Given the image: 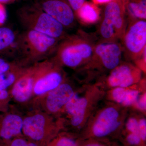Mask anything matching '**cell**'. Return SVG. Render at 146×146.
<instances>
[{"mask_svg":"<svg viewBox=\"0 0 146 146\" xmlns=\"http://www.w3.org/2000/svg\"><path fill=\"white\" fill-rule=\"evenodd\" d=\"M126 14L123 0H111L107 3L98 29L99 41H120L127 26Z\"/></svg>","mask_w":146,"mask_h":146,"instance_id":"52a82bcc","label":"cell"},{"mask_svg":"<svg viewBox=\"0 0 146 146\" xmlns=\"http://www.w3.org/2000/svg\"><path fill=\"white\" fill-rule=\"evenodd\" d=\"M18 18L25 30L41 33L60 41L67 35L65 28L39 6L21 8L18 11Z\"/></svg>","mask_w":146,"mask_h":146,"instance_id":"8992f818","label":"cell"},{"mask_svg":"<svg viewBox=\"0 0 146 146\" xmlns=\"http://www.w3.org/2000/svg\"><path fill=\"white\" fill-rule=\"evenodd\" d=\"M59 66L52 59L51 61L44 62L38 68V78L34 81L35 94L42 95L52 91L64 82V74Z\"/></svg>","mask_w":146,"mask_h":146,"instance_id":"30bf717a","label":"cell"},{"mask_svg":"<svg viewBox=\"0 0 146 146\" xmlns=\"http://www.w3.org/2000/svg\"><path fill=\"white\" fill-rule=\"evenodd\" d=\"M32 73H27L18 79L13 86L12 94L14 98L20 102L27 100L31 95L35 79Z\"/></svg>","mask_w":146,"mask_h":146,"instance_id":"2e32d148","label":"cell"},{"mask_svg":"<svg viewBox=\"0 0 146 146\" xmlns=\"http://www.w3.org/2000/svg\"><path fill=\"white\" fill-rule=\"evenodd\" d=\"M120 41L126 59L134 63L146 51V20L127 21L125 31Z\"/></svg>","mask_w":146,"mask_h":146,"instance_id":"ba28073f","label":"cell"},{"mask_svg":"<svg viewBox=\"0 0 146 146\" xmlns=\"http://www.w3.org/2000/svg\"><path fill=\"white\" fill-rule=\"evenodd\" d=\"M67 1L71 8L76 13L85 2V0H67Z\"/></svg>","mask_w":146,"mask_h":146,"instance_id":"cb8c5ba5","label":"cell"},{"mask_svg":"<svg viewBox=\"0 0 146 146\" xmlns=\"http://www.w3.org/2000/svg\"><path fill=\"white\" fill-rule=\"evenodd\" d=\"M0 146H8L7 143L0 138Z\"/></svg>","mask_w":146,"mask_h":146,"instance_id":"f546056e","label":"cell"},{"mask_svg":"<svg viewBox=\"0 0 146 146\" xmlns=\"http://www.w3.org/2000/svg\"><path fill=\"white\" fill-rule=\"evenodd\" d=\"M143 72L131 62H121L116 68L96 82L105 90L130 87L143 79Z\"/></svg>","mask_w":146,"mask_h":146,"instance_id":"9c48e42d","label":"cell"},{"mask_svg":"<svg viewBox=\"0 0 146 146\" xmlns=\"http://www.w3.org/2000/svg\"><path fill=\"white\" fill-rule=\"evenodd\" d=\"M23 120L20 116L8 115L0 118V138L7 143L18 137L23 127Z\"/></svg>","mask_w":146,"mask_h":146,"instance_id":"9a60e30c","label":"cell"},{"mask_svg":"<svg viewBox=\"0 0 146 146\" xmlns=\"http://www.w3.org/2000/svg\"><path fill=\"white\" fill-rule=\"evenodd\" d=\"M123 54L119 42L99 41L90 60L79 70L91 77L97 74L105 75L122 62Z\"/></svg>","mask_w":146,"mask_h":146,"instance_id":"5b68a950","label":"cell"},{"mask_svg":"<svg viewBox=\"0 0 146 146\" xmlns=\"http://www.w3.org/2000/svg\"><path fill=\"white\" fill-rule=\"evenodd\" d=\"M60 40L41 33L25 30L17 36L15 55L26 62H33L54 54Z\"/></svg>","mask_w":146,"mask_h":146,"instance_id":"277c9868","label":"cell"},{"mask_svg":"<svg viewBox=\"0 0 146 146\" xmlns=\"http://www.w3.org/2000/svg\"><path fill=\"white\" fill-rule=\"evenodd\" d=\"M39 6L65 29L75 24L74 11L65 0H39Z\"/></svg>","mask_w":146,"mask_h":146,"instance_id":"4fadbf2b","label":"cell"},{"mask_svg":"<svg viewBox=\"0 0 146 146\" xmlns=\"http://www.w3.org/2000/svg\"><path fill=\"white\" fill-rule=\"evenodd\" d=\"M7 18V13L5 7L0 3V26L5 23Z\"/></svg>","mask_w":146,"mask_h":146,"instance_id":"484cf974","label":"cell"},{"mask_svg":"<svg viewBox=\"0 0 146 146\" xmlns=\"http://www.w3.org/2000/svg\"><path fill=\"white\" fill-rule=\"evenodd\" d=\"M76 13L80 22L85 25L96 23L100 18L99 9L93 3L85 2Z\"/></svg>","mask_w":146,"mask_h":146,"instance_id":"ac0fdd59","label":"cell"},{"mask_svg":"<svg viewBox=\"0 0 146 146\" xmlns=\"http://www.w3.org/2000/svg\"><path fill=\"white\" fill-rule=\"evenodd\" d=\"M16 79V73L12 71V68L8 72L0 75V90H5L14 83Z\"/></svg>","mask_w":146,"mask_h":146,"instance_id":"7402d4cb","label":"cell"},{"mask_svg":"<svg viewBox=\"0 0 146 146\" xmlns=\"http://www.w3.org/2000/svg\"><path fill=\"white\" fill-rule=\"evenodd\" d=\"M96 42L94 35L82 31L67 35L59 42L53 60L59 65L80 69L90 60Z\"/></svg>","mask_w":146,"mask_h":146,"instance_id":"3957f363","label":"cell"},{"mask_svg":"<svg viewBox=\"0 0 146 146\" xmlns=\"http://www.w3.org/2000/svg\"><path fill=\"white\" fill-rule=\"evenodd\" d=\"M102 103L80 133L82 140L98 139L116 141L122 129L129 109L108 101L102 104Z\"/></svg>","mask_w":146,"mask_h":146,"instance_id":"6da1fadb","label":"cell"},{"mask_svg":"<svg viewBox=\"0 0 146 146\" xmlns=\"http://www.w3.org/2000/svg\"><path fill=\"white\" fill-rule=\"evenodd\" d=\"M12 68V66L4 59L0 58V75L6 72Z\"/></svg>","mask_w":146,"mask_h":146,"instance_id":"d4e9b609","label":"cell"},{"mask_svg":"<svg viewBox=\"0 0 146 146\" xmlns=\"http://www.w3.org/2000/svg\"><path fill=\"white\" fill-rule=\"evenodd\" d=\"M125 5L127 21L146 20V0H127Z\"/></svg>","mask_w":146,"mask_h":146,"instance_id":"d6986e66","label":"cell"},{"mask_svg":"<svg viewBox=\"0 0 146 146\" xmlns=\"http://www.w3.org/2000/svg\"><path fill=\"white\" fill-rule=\"evenodd\" d=\"M82 141L80 133H59L46 146H80Z\"/></svg>","mask_w":146,"mask_h":146,"instance_id":"ffe728a7","label":"cell"},{"mask_svg":"<svg viewBox=\"0 0 146 146\" xmlns=\"http://www.w3.org/2000/svg\"><path fill=\"white\" fill-rule=\"evenodd\" d=\"M8 146H40L35 142L30 141L27 138L16 137L7 143Z\"/></svg>","mask_w":146,"mask_h":146,"instance_id":"603a6c76","label":"cell"},{"mask_svg":"<svg viewBox=\"0 0 146 146\" xmlns=\"http://www.w3.org/2000/svg\"><path fill=\"white\" fill-rule=\"evenodd\" d=\"M123 1H124L125 3H125H126L127 1V0H123Z\"/></svg>","mask_w":146,"mask_h":146,"instance_id":"4dcf8cb0","label":"cell"},{"mask_svg":"<svg viewBox=\"0 0 146 146\" xmlns=\"http://www.w3.org/2000/svg\"><path fill=\"white\" fill-rule=\"evenodd\" d=\"M17 36L14 31L8 27L0 28V54L15 55Z\"/></svg>","mask_w":146,"mask_h":146,"instance_id":"e0dca14e","label":"cell"},{"mask_svg":"<svg viewBox=\"0 0 146 146\" xmlns=\"http://www.w3.org/2000/svg\"><path fill=\"white\" fill-rule=\"evenodd\" d=\"M23 130L27 138L40 146H46L58 134L46 129L45 118L41 115L26 118L23 123Z\"/></svg>","mask_w":146,"mask_h":146,"instance_id":"8fae6325","label":"cell"},{"mask_svg":"<svg viewBox=\"0 0 146 146\" xmlns=\"http://www.w3.org/2000/svg\"><path fill=\"white\" fill-rule=\"evenodd\" d=\"M8 97V92L5 90H0V110L3 109V107L5 100Z\"/></svg>","mask_w":146,"mask_h":146,"instance_id":"4316f807","label":"cell"},{"mask_svg":"<svg viewBox=\"0 0 146 146\" xmlns=\"http://www.w3.org/2000/svg\"><path fill=\"white\" fill-rule=\"evenodd\" d=\"M76 91L70 84L63 82L50 91L46 101L48 110L52 112H58L65 107Z\"/></svg>","mask_w":146,"mask_h":146,"instance_id":"5bb4252c","label":"cell"},{"mask_svg":"<svg viewBox=\"0 0 146 146\" xmlns=\"http://www.w3.org/2000/svg\"><path fill=\"white\" fill-rule=\"evenodd\" d=\"M145 82L144 78L139 83L130 87L107 90L104 100L131 109L142 93L146 91Z\"/></svg>","mask_w":146,"mask_h":146,"instance_id":"7c38bea8","label":"cell"},{"mask_svg":"<svg viewBox=\"0 0 146 146\" xmlns=\"http://www.w3.org/2000/svg\"><path fill=\"white\" fill-rule=\"evenodd\" d=\"M80 146H121L117 141L109 139H88L83 140Z\"/></svg>","mask_w":146,"mask_h":146,"instance_id":"44dd1931","label":"cell"},{"mask_svg":"<svg viewBox=\"0 0 146 146\" xmlns=\"http://www.w3.org/2000/svg\"><path fill=\"white\" fill-rule=\"evenodd\" d=\"M18 0H0V3L2 4L9 3L16 1Z\"/></svg>","mask_w":146,"mask_h":146,"instance_id":"f1b7e54d","label":"cell"},{"mask_svg":"<svg viewBox=\"0 0 146 146\" xmlns=\"http://www.w3.org/2000/svg\"><path fill=\"white\" fill-rule=\"evenodd\" d=\"M111 1V0H93V1L94 4H97L108 3Z\"/></svg>","mask_w":146,"mask_h":146,"instance_id":"83f0119b","label":"cell"},{"mask_svg":"<svg viewBox=\"0 0 146 146\" xmlns=\"http://www.w3.org/2000/svg\"><path fill=\"white\" fill-rule=\"evenodd\" d=\"M105 90L97 82L85 84L65 105L64 108L70 116L71 125L75 133H80L89 118L104 100Z\"/></svg>","mask_w":146,"mask_h":146,"instance_id":"7a4b0ae2","label":"cell"}]
</instances>
